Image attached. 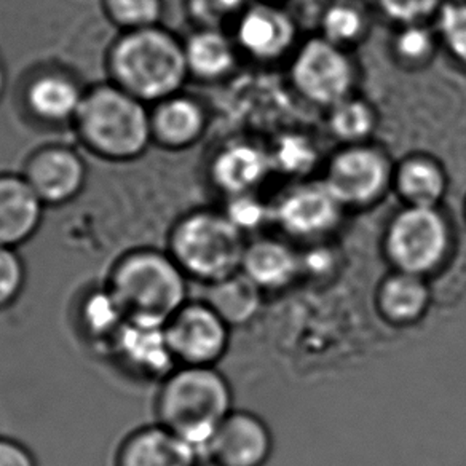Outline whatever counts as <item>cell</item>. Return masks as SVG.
<instances>
[{"label":"cell","instance_id":"5b68a950","mask_svg":"<svg viewBox=\"0 0 466 466\" xmlns=\"http://www.w3.org/2000/svg\"><path fill=\"white\" fill-rule=\"evenodd\" d=\"M247 245L222 209L200 208L171 226L167 251L188 279L209 286L240 272Z\"/></svg>","mask_w":466,"mask_h":466},{"label":"cell","instance_id":"2e32d148","mask_svg":"<svg viewBox=\"0 0 466 466\" xmlns=\"http://www.w3.org/2000/svg\"><path fill=\"white\" fill-rule=\"evenodd\" d=\"M201 455L192 444L160 423L131 430L118 442L114 466H200Z\"/></svg>","mask_w":466,"mask_h":466},{"label":"cell","instance_id":"ffe728a7","mask_svg":"<svg viewBox=\"0 0 466 466\" xmlns=\"http://www.w3.org/2000/svg\"><path fill=\"white\" fill-rule=\"evenodd\" d=\"M451 187L446 165L427 152H412L395 163L393 194L404 207H441Z\"/></svg>","mask_w":466,"mask_h":466},{"label":"cell","instance_id":"603a6c76","mask_svg":"<svg viewBox=\"0 0 466 466\" xmlns=\"http://www.w3.org/2000/svg\"><path fill=\"white\" fill-rule=\"evenodd\" d=\"M127 321L128 318L104 283L82 294L77 305V329L85 342L91 343L104 355H107L110 345Z\"/></svg>","mask_w":466,"mask_h":466},{"label":"cell","instance_id":"3957f363","mask_svg":"<svg viewBox=\"0 0 466 466\" xmlns=\"http://www.w3.org/2000/svg\"><path fill=\"white\" fill-rule=\"evenodd\" d=\"M232 412V391L214 366H176L157 385L154 415L160 423L200 452Z\"/></svg>","mask_w":466,"mask_h":466},{"label":"cell","instance_id":"7c38bea8","mask_svg":"<svg viewBox=\"0 0 466 466\" xmlns=\"http://www.w3.org/2000/svg\"><path fill=\"white\" fill-rule=\"evenodd\" d=\"M107 358L135 382L158 383L175 370L165 326L127 321L109 347Z\"/></svg>","mask_w":466,"mask_h":466},{"label":"cell","instance_id":"7a4b0ae2","mask_svg":"<svg viewBox=\"0 0 466 466\" xmlns=\"http://www.w3.org/2000/svg\"><path fill=\"white\" fill-rule=\"evenodd\" d=\"M104 285L130 321L165 326L188 300V279L168 251L135 248L120 254Z\"/></svg>","mask_w":466,"mask_h":466},{"label":"cell","instance_id":"cb8c5ba5","mask_svg":"<svg viewBox=\"0 0 466 466\" xmlns=\"http://www.w3.org/2000/svg\"><path fill=\"white\" fill-rule=\"evenodd\" d=\"M273 175L294 181L311 179L317 169L323 168V158L315 139L302 131H286L268 146Z\"/></svg>","mask_w":466,"mask_h":466},{"label":"cell","instance_id":"30bf717a","mask_svg":"<svg viewBox=\"0 0 466 466\" xmlns=\"http://www.w3.org/2000/svg\"><path fill=\"white\" fill-rule=\"evenodd\" d=\"M232 26V37L241 56L259 65L291 58L300 44L294 16L270 0L249 2Z\"/></svg>","mask_w":466,"mask_h":466},{"label":"cell","instance_id":"ba28073f","mask_svg":"<svg viewBox=\"0 0 466 466\" xmlns=\"http://www.w3.org/2000/svg\"><path fill=\"white\" fill-rule=\"evenodd\" d=\"M288 76L299 96L326 110L357 93L360 71L351 52L317 34L292 53Z\"/></svg>","mask_w":466,"mask_h":466},{"label":"cell","instance_id":"1f68e13d","mask_svg":"<svg viewBox=\"0 0 466 466\" xmlns=\"http://www.w3.org/2000/svg\"><path fill=\"white\" fill-rule=\"evenodd\" d=\"M446 0H374L379 14L393 26L433 23Z\"/></svg>","mask_w":466,"mask_h":466},{"label":"cell","instance_id":"484cf974","mask_svg":"<svg viewBox=\"0 0 466 466\" xmlns=\"http://www.w3.org/2000/svg\"><path fill=\"white\" fill-rule=\"evenodd\" d=\"M326 128L340 146L370 143L379 128V112L355 93L326 109Z\"/></svg>","mask_w":466,"mask_h":466},{"label":"cell","instance_id":"836d02e7","mask_svg":"<svg viewBox=\"0 0 466 466\" xmlns=\"http://www.w3.org/2000/svg\"><path fill=\"white\" fill-rule=\"evenodd\" d=\"M26 283V262L18 249L0 247V311L8 310L20 300Z\"/></svg>","mask_w":466,"mask_h":466},{"label":"cell","instance_id":"9a60e30c","mask_svg":"<svg viewBox=\"0 0 466 466\" xmlns=\"http://www.w3.org/2000/svg\"><path fill=\"white\" fill-rule=\"evenodd\" d=\"M272 451L266 423L248 412H230L209 441L203 460L214 466H262Z\"/></svg>","mask_w":466,"mask_h":466},{"label":"cell","instance_id":"ac0fdd59","mask_svg":"<svg viewBox=\"0 0 466 466\" xmlns=\"http://www.w3.org/2000/svg\"><path fill=\"white\" fill-rule=\"evenodd\" d=\"M84 88L69 72L46 69L29 78L23 103L27 114L50 127L72 125L85 96Z\"/></svg>","mask_w":466,"mask_h":466},{"label":"cell","instance_id":"83f0119b","mask_svg":"<svg viewBox=\"0 0 466 466\" xmlns=\"http://www.w3.org/2000/svg\"><path fill=\"white\" fill-rule=\"evenodd\" d=\"M428 292L421 277L398 272L382 285L379 304L385 317L395 323H410L427 310Z\"/></svg>","mask_w":466,"mask_h":466},{"label":"cell","instance_id":"8992f818","mask_svg":"<svg viewBox=\"0 0 466 466\" xmlns=\"http://www.w3.org/2000/svg\"><path fill=\"white\" fill-rule=\"evenodd\" d=\"M395 163L380 144L339 146L321 168V179L345 211L374 208L393 190Z\"/></svg>","mask_w":466,"mask_h":466},{"label":"cell","instance_id":"d6a6232c","mask_svg":"<svg viewBox=\"0 0 466 466\" xmlns=\"http://www.w3.org/2000/svg\"><path fill=\"white\" fill-rule=\"evenodd\" d=\"M222 211L243 233L259 230L267 222H273L272 203H266L258 194L228 197Z\"/></svg>","mask_w":466,"mask_h":466},{"label":"cell","instance_id":"8d00e7d4","mask_svg":"<svg viewBox=\"0 0 466 466\" xmlns=\"http://www.w3.org/2000/svg\"><path fill=\"white\" fill-rule=\"evenodd\" d=\"M5 90H7V69L4 65V59L0 58V99L4 97Z\"/></svg>","mask_w":466,"mask_h":466},{"label":"cell","instance_id":"9c48e42d","mask_svg":"<svg viewBox=\"0 0 466 466\" xmlns=\"http://www.w3.org/2000/svg\"><path fill=\"white\" fill-rule=\"evenodd\" d=\"M345 213L321 177L291 182L272 201L273 224L296 240H321L336 232Z\"/></svg>","mask_w":466,"mask_h":466},{"label":"cell","instance_id":"f546056e","mask_svg":"<svg viewBox=\"0 0 466 466\" xmlns=\"http://www.w3.org/2000/svg\"><path fill=\"white\" fill-rule=\"evenodd\" d=\"M433 23L441 50L466 71V0H446Z\"/></svg>","mask_w":466,"mask_h":466},{"label":"cell","instance_id":"4dcf8cb0","mask_svg":"<svg viewBox=\"0 0 466 466\" xmlns=\"http://www.w3.org/2000/svg\"><path fill=\"white\" fill-rule=\"evenodd\" d=\"M106 18L124 31H137L160 26L165 4L163 0H101Z\"/></svg>","mask_w":466,"mask_h":466},{"label":"cell","instance_id":"e575fe53","mask_svg":"<svg viewBox=\"0 0 466 466\" xmlns=\"http://www.w3.org/2000/svg\"><path fill=\"white\" fill-rule=\"evenodd\" d=\"M251 0H188V14L197 29H222L226 23H235Z\"/></svg>","mask_w":466,"mask_h":466},{"label":"cell","instance_id":"5bb4252c","mask_svg":"<svg viewBox=\"0 0 466 466\" xmlns=\"http://www.w3.org/2000/svg\"><path fill=\"white\" fill-rule=\"evenodd\" d=\"M273 175L268 147L251 139H235L214 152L208 176L224 198L258 194Z\"/></svg>","mask_w":466,"mask_h":466},{"label":"cell","instance_id":"d4e9b609","mask_svg":"<svg viewBox=\"0 0 466 466\" xmlns=\"http://www.w3.org/2000/svg\"><path fill=\"white\" fill-rule=\"evenodd\" d=\"M260 288L243 272L208 286L205 302L213 307L228 326L247 324L260 307Z\"/></svg>","mask_w":466,"mask_h":466},{"label":"cell","instance_id":"d6986e66","mask_svg":"<svg viewBox=\"0 0 466 466\" xmlns=\"http://www.w3.org/2000/svg\"><path fill=\"white\" fill-rule=\"evenodd\" d=\"M46 208L25 176L0 173V247L18 249L33 240L44 222Z\"/></svg>","mask_w":466,"mask_h":466},{"label":"cell","instance_id":"e0dca14e","mask_svg":"<svg viewBox=\"0 0 466 466\" xmlns=\"http://www.w3.org/2000/svg\"><path fill=\"white\" fill-rule=\"evenodd\" d=\"M209 116L205 104L188 93H176L150 107L152 141L158 147L181 152L194 147L207 135Z\"/></svg>","mask_w":466,"mask_h":466},{"label":"cell","instance_id":"4316f807","mask_svg":"<svg viewBox=\"0 0 466 466\" xmlns=\"http://www.w3.org/2000/svg\"><path fill=\"white\" fill-rule=\"evenodd\" d=\"M390 37V58L402 71L419 72L433 63L441 50L434 23L393 26Z\"/></svg>","mask_w":466,"mask_h":466},{"label":"cell","instance_id":"7402d4cb","mask_svg":"<svg viewBox=\"0 0 466 466\" xmlns=\"http://www.w3.org/2000/svg\"><path fill=\"white\" fill-rule=\"evenodd\" d=\"M300 270V256L285 241L273 238H259L247 245L240 268L262 291L283 289Z\"/></svg>","mask_w":466,"mask_h":466},{"label":"cell","instance_id":"277c9868","mask_svg":"<svg viewBox=\"0 0 466 466\" xmlns=\"http://www.w3.org/2000/svg\"><path fill=\"white\" fill-rule=\"evenodd\" d=\"M72 127L85 149L107 162H133L154 144L147 104L110 80L85 91Z\"/></svg>","mask_w":466,"mask_h":466},{"label":"cell","instance_id":"8fae6325","mask_svg":"<svg viewBox=\"0 0 466 466\" xmlns=\"http://www.w3.org/2000/svg\"><path fill=\"white\" fill-rule=\"evenodd\" d=\"M228 329L211 305L190 299L165 324L177 366H214L227 351Z\"/></svg>","mask_w":466,"mask_h":466},{"label":"cell","instance_id":"f1b7e54d","mask_svg":"<svg viewBox=\"0 0 466 466\" xmlns=\"http://www.w3.org/2000/svg\"><path fill=\"white\" fill-rule=\"evenodd\" d=\"M370 31L368 10L353 0L332 2L324 8L319 20V35L349 52L361 46Z\"/></svg>","mask_w":466,"mask_h":466},{"label":"cell","instance_id":"52a82bcc","mask_svg":"<svg viewBox=\"0 0 466 466\" xmlns=\"http://www.w3.org/2000/svg\"><path fill=\"white\" fill-rule=\"evenodd\" d=\"M452 230L441 207H402L385 228L383 247L398 272L423 277L442 264Z\"/></svg>","mask_w":466,"mask_h":466},{"label":"cell","instance_id":"6da1fadb","mask_svg":"<svg viewBox=\"0 0 466 466\" xmlns=\"http://www.w3.org/2000/svg\"><path fill=\"white\" fill-rule=\"evenodd\" d=\"M106 66L112 84L146 104L181 93L190 78L184 40L163 26L120 33Z\"/></svg>","mask_w":466,"mask_h":466},{"label":"cell","instance_id":"74e56055","mask_svg":"<svg viewBox=\"0 0 466 466\" xmlns=\"http://www.w3.org/2000/svg\"><path fill=\"white\" fill-rule=\"evenodd\" d=\"M465 219H466V198H465Z\"/></svg>","mask_w":466,"mask_h":466},{"label":"cell","instance_id":"4fadbf2b","mask_svg":"<svg viewBox=\"0 0 466 466\" xmlns=\"http://www.w3.org/2000/svg\"><path fill=\"white\" fill-rule=\"evenodd\" d=\"M21 175L46 207H63L84 192L88 167L77 150L48 144L27 157Z\"/></svg>","mask_w":466,"mask_h":466},{"label":"cell","instance_id":"d590c367","mask_svg":"<svg viewBox=\"0 0 466 466\" xmlns=\"http://www.w3.org/2000/svg\"><path fill=\"white\" fill-rule=\"evenodd\" d=\"M0 466H39V461L26 444L0 434Z\"/></svg>","mask_w":466,"mask_h":466},{"label":"cell","instance_id":"44dd1931","mask_svg":"<svg viewBox=\"0 0 466 466\" xmlns=\"http://www.w3.org/2000/svg\"><path fill=\"white\" fill-rule=\"evenodd\" d=\"M188 76L203 84H216L233 74L241 55L224 29L201 27L184 40Z\"/></svg>","mask_w":466,"mask_h":466}]
</instances>
